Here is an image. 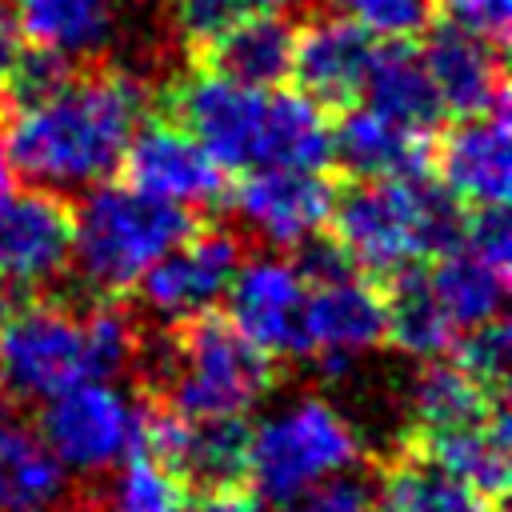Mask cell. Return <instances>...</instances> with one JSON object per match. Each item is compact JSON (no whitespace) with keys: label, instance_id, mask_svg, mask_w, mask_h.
Returning a JSON list of instances; mask_svg holds the SVG:
<instances>
[{"label":"cell","instance_id":"cell-7","mask_svg":"<svg viewBox=\"0 0 512 512\" xmlns=\"http://www.w3.org/2000/svg\"><path fill=\"white\" fill-rule=\"evenodd\" d=\"M84 376L80 308L60 292L0 304V392L36 408Z\"/></svg>","mask_w":512,"mask_h":512},{"label":"cell","instance_id":"cell-21","mask_svg":"<svg viewBox=\"0 0 512 512\" xmlns=\"http://www.w3.org/2000/svg\"><path fill=\"white\" fill-rule=\"evenodd\" d=\"M292 44H296V28L284 20V12L252 8L228 32H220L196 56V64L208 72H220L228 80H240V84L276 88L288 80Z\"/></svg>","mask_w":512,"mask_h":512},{"label":"cell","instance_id":"cell-20","mask_svg":"<svg viewBox=\"0 0 512 512\" xmlns=\"http://www.w3.org/2000/svg\"><path fill=\"white\" fill-rule=\"evenodd\" d=\"M372 512H504L404 436L376 464Z\"/></svg>","mask_w":512,"mask_h":512},{"label":"cell","instance_id":"cell-9","mask_svg":"<svg viewBox=\"0 0 512 512\" xmlns=\"http://www.w3.org/2000/svg\"><path fill=\"white\" fill-rule=\"evenodd\" d=\"M32 424L76 480H92L116 468L136 444V400L112 380H76L40 400Z\"/></svg>","mask_w":512,"mask_h":512},{"label":"cell","instance_id":"cell-5","mask_svg":"<svg viewBox=\"0 0 512 512\" xmlns=\"http://www.w3.org/2000/svg\"><path fill=\"white\" fill-rule=\"evenodd\" d=\"M76 204L72 228V272L88 300L128 296L140 272L180 244L200 216L184 204L148 196L132 184H92Z\"/></svg>","mask_w":512,"mask_h":512},{"label":"cell","instance_id":"cell-24","mask_svg":"<svg viewBox=\"0 0 512 512\" xmlns=\"http://www.w3.org/2000/svg\"><path fill=\"white\" fill-rule=\"evenodd\" d=\"M360 96L376 112H384L408 128H420V132H432L444 116L440 96H436L428 68L420 60V52L412 48V40H384L372 48Z\"/></svg>","mask_w":512,"mask_h":512},{"label":"cell","instance_id":"cell-23","mask_svg":"<svg viewBox=\"0 0 512 512\" xmlns=\"http://www.w3.org/2000/svg\"><path fill=\"white\" fill-rule=\"evenodd\" d=\"M428 288L444 316L464 332L472 324H484L492 316H504V296H508V268L484 260L476 248L464 240L440 256L424 260Z\"/></svg>","mask_w":512,"mask_h":512},{"label":"cell","instance_id":"cell-11","mask_svg":"<svg viewBox=\"0 0 512 512\" xmlns=\"http://www.w3.org/2000/svg\"><path fill=\"white\" fill-rule=\"evenodd\" d=\"M224 196L248 240L292 252L308 236L324 232L336 180L324 168H248Z\"/></svg>","mask_w":512,"mask_h":512},{"label":"cell","instance_id":"cell-31","mask_svg":"<svg viewBox=\"0 0 512 512\" xmlns=\"http://www.w3.org/2000/svg\"><path fill=\"white\" fill-rule=\"evenodd\" d=\"M432 8L444 16V24L472 32L488 44H504L512 24V0H432Z\"/></svg>","mask_w":512,"mask_h":512},{"label":"cell","instance_id":"cell-17","mask_svg":"<svg viewBox=\"0 0 512 512\" xmlns=\"http://www.w3.org/2000/svg\"><path fill=\"white\" fill-rule=\"evenodd\" d=\"M332 164L344 176H432V132L408 128L372 104H348L332 124Z\"/></svg>","mask_w":512,"mask_h":512},{"label":"cell","instance_id":"cell-10","mask_svg":"<svg viewBox=\"0 0 512 512\" xmlns=\"http://www.w3.org/2000/svg\"><path fill=\"white\" fill-rule=\"evenodd\" d=\"M252 240L236 224H196L180 244L152 260L132 284L136 308L160 320H176L224 300L236 268L244 264Z\"/></svg>","mask_w":512,"mask_h":512},{"label":"cell","instance_id":"cell-28","mask_svg":"<svg viewBox=\"0 0 512 512\" xmlns=\"http://www.w3.org/2000/svg\"><path fill=\"white\" fill-rule=\"evenodd\" d=\"M332 4L372 40H416L428 32L436 16L432 0H332Z\"/></svg>","mask_w":512,"mask_h":512},{"label":"cell","instance_id":"cell-15","mask_svg":"<svg viewBox=\"0 0 512 512\" xmlns=\"http://www.w3.org/2000/svg\"><path fill=\"white\" fill-rule=\"evenodd\" d=\"M432 176L460 208H500L512 188L508 108L460 116L432 140Z\"/></svg>","mask_w":512,"mask_h":512},{"label":"cell","instance_id":"cell-26","mask_svg":"<svg viewBox=\"0 0 512 512\" xmlns=\"http://www.w3.org/2000/svg\"><path fill=\"white\" fill-rule=\"evenodd\" d=\"M184 504H188V484L136 444L116 464L108 488L96 492L100 512H184Z\"/></svg>","mask_w":512,"mask_h":512},{"label":"cell","instance_id":"cell-35","mask_svg":"<svg viewBox=\"0 0 512 512\" xmlns=\"http://www.w3.org/2000/svg\"><path fill=\"white\" fill-rule=\"evenodd\" d=\"M292 4H300V0H252V8H268V12H288Z\"/></svg>","mask_w":512,"mask_h":512},{"label":"cell","instance_id":"cell-19","mask_svg":"<svg viewBox=\"0 0 512 512\" xmlns=\"http://www.w3.org/2000/svg\"><path fill=\"white\" fill-rule=\"evenodd\" d=\"M12 20L32 48L96 64L120 44V0H12Z\"/></svg>","mask_w":512,"mask_h":512},{"label":"cell","instance_id":"cell-6","mask_svg":"<svg viewBox=\"0 0 512 512\" xmlns=\"http://www.w3.org/2000/svg\"><path fill=\"white\" fill-rule=\"evenodd\" d=\"M364 460L356 428L324 400L304 396L248 432L244 480L264 504H292L308 488L344 476Z\"/></svg>","mask_w":512,"mask_h":512},{"label":"cell","instance_id":"cell-25","mask_svg":"<svg viewBox=\"0 0 512 512\" xmlns=\"http://www.w3.org/2000/svg\"><path fill=\"white\" fill-rule=\"evenodd\" d=\"M508 400L476 384L452 360H428L412 380V424L408 432H448L492 420Z\"/></svg>","mask_w":512,"mask_h":512},{"label":"cell","instance_id":"cell-18","mask_svg":"<svg viewBox=\"0 0 512 512\" xmlns=\"http://www.w3.org/2000/svg\"><path fill=\"white\" fill-rule=\"evenodd\" d=\"M420 60L428 68V80H432L444 112L476 116V112L508 108L504 64H500V48L496 44L444 24L440 32L428 36Z\"/></svg>","mask_w":512,"mask_h":512},{"label":"cell","instance_id":"cell-2","mask_svg":"<svg viewBox=\"0 0 512 512\" xmlns=\"http://www.w3.org/2000/svg\"><path fill=\"white\" fill-rule=\"evenodd\" d=\"M164 112L192 132L224 172L332 164L328 112L296 88H256L196 68L164 88Z\"/></svg>","mask_w":512,"mask_h":512},{"label":"cell","instance_id":"cell-32","mask_svg":"<svg viewBox=\"0 0 512 512\" xmlns=\"http://www.w3.org/2000/svg\"><path fill=\"white\" fill-rule=\"evenodd\" d=\"M284 508L288 512H372V488L364 480L332 476V480L308 488L304 496H296Z\"/></svg>","mask_w":512,"mask_h":512},{"label":"cell","instance_id":"cell-4","mask_svg":"<svg viewBox=\"0 0 512 512\" xmlns=\"http://www.w3.org/2000/svg\"><path fill=\"white\" fill-rule=\"evenodd\" d=\"M460 208L432 176H348L336 184L328 240L368 276L440 256L464 240Z\"/></svg>","mask_w":512,"mask_h":512},{"label":"cell","instance_id":"cell-8","mask_svg":"<svg viewBox=\"0 0 512 512\" xmlns=\"http://www.w3.org/2000/svg\"><path fill=\"white\" fill-rule=\"evenodd\" d=\"M76 204L68 192L28 184L0 192V304L60 292L72 272Z\"/></svg>","mask_w":512,"mask_h":512},{"label":"cell","instance_id":"cell-30","mask_svg":"<svg viewBox=\"0 0 512 512\" xmlns=\"http://www.w3.org/2000/svg\"><path fill=\"white\" fill-rule=\"evenodd\" d=\"M80 68H84V64H72V60L56 56V52L28 48V52H20V60H16V68H12V76H8V84H4L0 96L8 100V108L36 104V100H44L48 92H56L60 84H68Z\"/></svg>","mask_w":512,"mask_h":512},{"label":"cell","instance_id":"cell-29","mask_svg":"<svg viewBox=\"0 0 512 512\" xmlns=\"http://www.w3.org/2000/svg\"><path fill=\"white\" fill-rule=\"evenodd\" d=\"M164 12L176 40L196 60L220 32H228L244 12H252V0H164Z\"/></svg>","mask_w":512,"mask_h":512},{"label":"cell","instance_id":"cell-34","mask_svg":"<svg viewBox=\"0 0 512 512\" xmlns=\"http://www.w3.org/2000/svg\"><path fill=\"white\" fill-rule=\"evenodd\" d=\"M12 184V156H8V128L0 120V192Z\"/></svg>","mask_w":512,"mask_h":512},{"label":"cell","instance_id":"cell-14","mask_svg":"<svg viewBox=\"0 0 512 512\" xmlns=\"http://www.w3.org/2000/svg\"><path fill=\"white\" fill-rule=\"evenodd\" d=\"M224 296H228V320L268 356L276 360L308 356V332H304L308 284L288 256H244Z\"/></svg>","mask_w":512,"mask_h":512},{"label":"cell","instance_id":"cell-13","mask_svg":"<svg viewBox=\"0 0 512 512\" xmlns=\"http://www.w3.org/2000/svg\"><path fill=\"white\" fill-rule=\"evenodd\" d=\"M304 332H308V356L320 372L340 376L352 368L356 356L384 344V292L380 280L344 268L336 276L304 280Z\"/></svg>","mask_w":512,"mask_h":512},{"label":"cell","instance_id":"cell-36","mask_svg":"<svg viewBox=\"0 0 512 512\" xmlns=\"http://www.w3.org/2000/svg\"><path fill=\"white\" fill-rule=\"evenodd\" d=\"M72 512H100V508H96V492L88 488V496H84V500H80V504H76Z\"/></svg>","mask_w":512,"mask_h":512},{"label":"cell","instance_id":"cell-16","mask_svg":"<svg viewBox=\"0 0 512 512\" xmlns=\"http://www.w3.org/2000/svg\"><path fill=\"white\" fill-rule=\"evenodd\" d=\"M372 48L376 40L348 16H308V24L296 28L288 76L312 104H320L324 112H340L360 100Z\"/></svg>","mask_w":512,"mask_h":512},{"label":"cell","instance_id":"cell-3","mask_svg":"<svg viewBox=\"0 0 512 512\" xmlns=\"http://www.w3.org/2000/svg\"><path fill=\"white\" fill-rule=\"evenodd\" d=\"M132 376L136 392L184 416H248L276 388L280 364L212 304L144 332Z\"/></svg>","mask_w":512,"mask_h":512},{"label":"cell","instance_id":"cell-33","mask_svg":"<svg viewBox=\"0 0 512 512\" xmlns=\"http://www.w3.org/2000/svg\"><path fill=\"white\" fill-rule=\"evenodd\" d=\"M20 52H24V36H20L16 20H12L8 0H0V92H4V84H8V76H12V68H16V60H20Z\"/></svg>","mask_w":512,"mask_h":512},{"label":"cell","instance_id":"cell-1","mask_svg":"<svg viewBox=\"0 0 512 512\" xmlns=\"http://www.w3.org/2000/svg\"><path fill=\"white\" fill-rule=\"evenodd\" d=\"M152 92L128 68L76 72L36 104L12 108L8 156L12 172L56 192H84L108 180Z\"/></svg>","mask_w":512,"mask_h":512},{"label":"cell","instance_id":"cell-12","mask_svg":"<svg viewBox=\"0 0 512 512\" xmlns=\"http://www.w3.org/2000/svg\"><path fill=\"white\" fill-rule=\"evenodd\" d=\"M124 184L184 204V208H212L224 204V168L200 148L192 132H184L168 112L164 116H140L132 128L124 156L116 164Z\"/></svg>","mask_w":512,"mask_h":512},{"label":"cell","instance_id":"cell-27","mask_svg":"<svg viewBox=\"0 0 512 512\" xmlns=\"http://www.w3.org/2000/svg\"><path fill=\"white\" fill-rule=\"evenodd\" d=\"M508 320L492 316L484 324H472L464 332H456L448 356L452 364H460L476 384H484L488 392L504 396L508 392Z\"/></svg>","mask_w":512,"mask_h":512},{"label":"cell","instance_id":"cell-22","mask_svg":"<svg viewBox=\"0 0 512 512\" xmlns=\"http://www.w3.org/2000/svg\"><path fill=\"white\" fill-rule=\"evenodd\" d=\"M380 292H384V344L416 360L448 356L460 328L436 304L424 276V260L400 264L388 276H380Z\"/></svg>","mask_w":512,"mask_h":512}]
</instances>
